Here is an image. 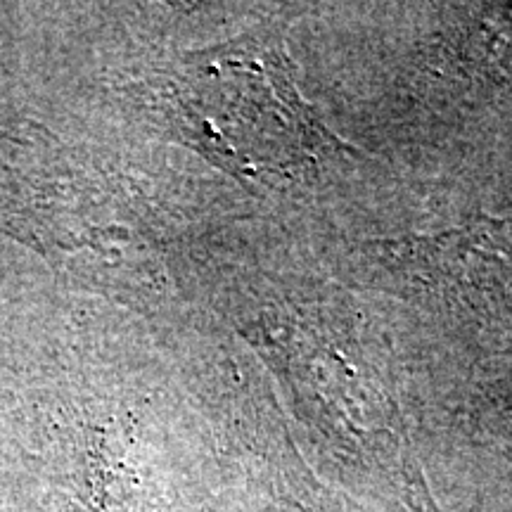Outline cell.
Instances as JSON below:
<instances>
[{
	"label": "cell",
	"instance_id": "cell-2",
	"mask_svg": "<svg viewBox=\"0 0 512 512\" xmlns=\"http://www.w3.org/2000/svg\"><path fill=\"white\" fill-rule=\"evenodd\" d=\"M0 128H3V117H0Z\"/></svg>",
	"mask_w": 512,
	"mask_h": 512
},
{
	"label": "cell",
	"instance_id": "cell-1",
	"mask_svg": "<svg viewBox=\"0 0 512 512\" xmlns=\"http://www.w3.org/2000/svg\"><path fill=\"white\" fill-rule=\"evenodd\" d=\"M467 266L475 283L505 316L512 318V223H486L470 235Z\"/></svg>",
	"mask_w": 512,
	"mask_h": 512
}]
</instances>
